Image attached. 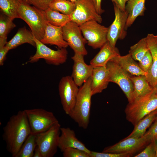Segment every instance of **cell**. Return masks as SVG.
<instances>
[{"label":"cell","mask_w":157,"mask_h":157,"mask_svg":"<svg viewBox=\"0 0 157 157\" xmlns=\"http://www.w3.org/2000/svg\"><path fill=\"white\" fill-rule=\"evenodd\" d=\"M120 9L125 11V6L129 0H110Z\"/></svg>","instance_id":"obj_39"},{"label":"cell","mask_w":157,"mask_h":157,"mask_svg":"<svg viewBox=\"0 0 157 157\" xmlns=\"http://www.w3.org/2000/svg\"><path fill=\"white\" fill-rule=\"evenodd\" d=\"M149 50L146 38L140 40L137 43L131 46L129 54L135 60L140 61Z\"/></svg>","instance_id":"obj_29"},{"label":"cell","mask_w":157,"mask_h":157,"mask_svg":"<svg viewBox=\"0 0 157 157\" xmlns=\"http://www.w3.org/2000/svg\"><path fill=\"white\" fill-rule=\"evenodd\" d=\"M146 38L152 57L153 63L145 76L150 84L153 88L157 84V34H148Z\"/></svg>","instance_id":"obj_19"},{"label":"cell","mask_w":157,"mask_h":157,"mask_svg":"<svg viewBox=\"0 0 157 157\" xmlns=\"http://www.w3.org/2000/svg\"><path fill=\"white\" fill-rule=\"evenodd\" d=\"M75 3L68 0H53L49 4V8L62 13L70 15L74 10Z\"/></svg>","instance_id":"obj_30"},{"label":"cell","mask_w":157,"mask_h":157,"mask_svg":"<svg viewBox=\"0 0 157 157\" xmlns=\"http://www.w3.org/2000/svg\"><path fill=\"white\" fill-rule=\"evenodd\" d=\"M149 143L144 136L138 138H125L113 145L105 147L102 152L125 153L131 156L144 148Z\"/></svg>","instance_id":"obj_14"},{"label":"cell","mask_w":157,"mask_h":157,"mask_svg":"<svg viewBox=\"0 0 157 157\" xmlns=\"http://www.w3.org/2000/svg\"><path fill=\"white\" fill-rule=\"evenodd\" d=\"M156 110L157 93L154 90L149 94L129 103L125 112L127 120L134 126L140 120Z\"/></svg>","instance_id":"obj_3"},{"label":"cell","mask_w":157,"mask_h":157,"mask_svg":"<svg viewBox=\"0 0 157 157\" xmlns=\"http://www.w3.org/2000/svg\"><path fill=\"white\" fill-rule=\"evenodd\" d=\"M44 11L47 22L53 26L62 27L71 21L69 15L60 13L49 8Z\"/></svg>","instance_id":"obj_26"},{"label":"cell","mask_w":157,"mask_h":157,"mask_svg":"<svg viewBox=\"0 0 157 157\" xmlns=\"http://www.w3.org/2000/svg\"><path fill=\"white\" fill-rule=\"evenodd\" d=\"M40 41L45 44L56 45L59 48H66L69 46L64 39L62 27L53 26L48 22L43 37Z\"/></svg>","instance_id":"obj_18"},{"label":"cell","mask_w":157,"mask_h":157,"mask_svg":"<svg viewBox=\"0 0 157 157\" xmlns=\"http://www.w3.org/2000/svg\"><path fill=\"white\" fill-rule=\"evenodd\" d=\"M84 56L82 54L74 53V55L71 58L74 64L71 76L79 87L91 77L94 68L90 64L88 65L85 63Z\"/></svg>","instance_id":"obj_15"},{"label":"cell","mask_w":157,"mask_h":157,"mask_svg":"<svg viewBox=\"0 0 157 157\" xmlns=\"http://www.w3.org/2000/svg\"><path fill=\"white\" fill-rule=\"evenodd\" d=\"M33 157H43L41 151L37 146L35 149Z\"/></svg>","instance_id":"obj_41"},{"label":"cell","mask_w":157,"mask_h":157,"mask_svg":"<svg viewBox=\"0 0 157 157\" xmlns=\"http://www.w3.org/2000/svg\"><path fill=\"white\" fill-rule=\"evenodd\" d=\"M78 86L71 76L62 77L58 84V91L61 103L65 113L69 115L76 102Z\"/></svg>","instance_id":"obj_10"},{"label":"cell","mask_w":157,"mask_h":157,"mask_svg":"<svg viewBox=\"0 0 157 157\" xmlns=\"http://www.w3.org/2000/svg\"><path fill=\"white\" fill-rule=\"evenodd\" d=\"M131 79L133 86L134 100L145 96L153 91V88L150 84L145 75H131Z\"/></svg>","instance_id":"obj_24"},{"label":"cell","mask_w":157,"mask_h":157,"mask_svg":"<svg viewBox=\"0 0 157 157\" xmlns=\"http://www.w3.org/2000/svg\"><path fill=\"white\" fill-rule=\"evenodd\" d=\"M109 71L106 66L94 67L91 77V88L92 95L100 93L107 87Z\"/></svg>","instance_id":"obj_17"},{"label":"cell","mask_w":157,"mask_h":157,"mask_svg":"<svg viewBox=\"0 0 157 157\" xmlns=\"http://www.w3.org/2000/svg\"><path fill=\"white\" fill-rule=\"evenodd\" d=\"M18 12L20 19L27 24L34 36L40 41L43 37L48 22L44 11L33 6L20 3Z\"/></svg>","instance_id":"obj_4"},{"label":"cell","mask_w":157,"mask_h":157,"mask_svg":"<svg viewBox=\"0 0 157 157\" xmlns=\"http://www.w3.org/2000/svg\"><path fill=\"white\" fill-rule=\"evenodd\" d=\"M139 62V67L147 74L151 67L153 63L152 57L149 50Z\"/></svg>","instance_id":"obj_33"},{"label":"cell","mask_w":157,"mask_h":157,"mask_svg":"<svg viewBox=\"0 0 157 157\" xmlns=\"http://www.w3.org/2000/svg\"><path fill=\"white\" fill-rule=\"evenodd\" d=\"M91 77L79 87L74 108L69 115L78 126L84 129L88 126L90 114L91 97Z\"/></svg>","instance_id":"obj_2"},{"label":"cell","mask_w":157,"mask_h":157,"mask_svg":"<svg viewBox=\"0 0 157 157\" xmlns=\"http://www.w3.org/2000/svg\"><path fill=\"white\" fill-rule=\"evenodd\" d=\"M143 136L147 139L149 142L154 140L157 137V121H155L149 130L146 132Z\"/></svg>","instance_id":"obj_37"},{"label":"cell","mask_w":157,"mask_h":157,"mask_svg":"<svg viewBox=\"0 0 157 157\" xmlns=\"http://www.w3.org/2000/svg\"><path fill=\"white\" fill-rule=\"evenodd\" d=\"M115 15L114 19L108 27L107 38V41L113 47H115L118 40H123L127 35L126 24L128 13L118 8L114 3Z\"/></svg>","instance_id":"obj_12"},{"label":"cell","mask_w":157,"mask_h":157,"mask_svg":"<svg viewBox=\"0 0 157 157\" xmlns=\"http://www.w3.org/2000/svg\"><path fill=\"white\" fill-rule=\"evenodd\" d=\"M93 2L97 13L101 15L103 13L104 10L101 7L102 0H91Z\"/></svg>","instance_id":"obj_40"},{"label":"cell","mask_w":157,"mask_h":157,"mask_svg":"<svg viewBox=\"0 0 157 157\" xmlns=\"http://www.w3.org/2000/svg\"><path fill=\"white\" fill-rule=\"evenodd\" d=\"M110 61L117 63L133 76H146V73L140 67L138 64L129 53L124 56L120 55L116 56Z\"/></svg>","instance_id":"obj_21"},{"label":"cell","mask_w":157,"mask_h":157,"mask_svg":"<svg viewBox=\"0 0 157 157\" xmlns=\"http://www.w3.org/2000/svg\"><path fill=\"white\" fill-rule=\"evenodd\" d=\"M146 0H129L125 6V10L128 13L126 28L130 27L138 17L144 15L146 10Z\"/></svg>","instance_id":"obj_22"},{"label":"cell","mask_w":157,"mask_h":157,"mask_svg":"<svg viewBox=\"0 0 157 157\" xmlns=\"http://www.w3.org/2000/svg\"><path fill=\"white\" fill-rule=\"evenodd\" d=\"M14 19L2 13L0 15V38L7 39V35L16 27Z\"/></svg>","instance_id":"obj_31"},{"label":"cell","mask_w":157,"mask_h":157,"mask_svg":"<svg viewBox=\"0 0 157 157\" xmlns=\"http://www.w3.org/2000/svg\"><path fill=\"white\" fill-rule=\"evenodd\" d=\"M120 55L118 49L108 41L100 48L99 52L90 62L94 68L105 66L114 57Z\"/></svg>","instance_id":"obj_20"},{"label":"cell","mask_w":157,"mask_h":157,"mask_svg":"<svg viewBox=\"0 0 157 157\" xmlns=\"http://www.w3.org/2000/svg\"><path fill=\"white\" fill-rule=\"evenodd\" d=\"M155 146V149H156V156L155 157H157V137L155 138L154 140Z\"/></svg>","instance_id":"obj_42"},{"label":"cell","mask_w":157,"mask_h":157,"mask_svg":"<svg viewBox=\"0 0 157 157\" xmlns=\"http://www.w3.org/2000/svg\"><path fill=\"white\" fill-rule=\"evenodd\" d=\"M64 39L74 51L86 55L88 52L85 47L87 41L82 35L79 26L71 21L62 27Z\"/></svg>","instance_id":"obj_13"},{"label":"cell","mask_w":157,"mask_h":157,"mask_svg":"<svg viewBox=\"0 0 157 157\" xmlns=\"http://www.w3.org/2000/svg\"><path fill=\"white\" fill-rule=\"evenodd\" d=\"M157 121V115H156L155 120L154 121Z\"/></svg>","instance_id":"obj_46"},{"label":"cell","mask_w":157,"mask_h":157,"mask_svg":"<svg viewBox=\"0 0 157 157\" xmlns=\"http://www.w3.org/2000/svg\"><path fill=\"white\" fill-rule=\"evenodd\" d=\"M34 37L31 31L24 26L19 29L12 39L7 42L6 46L9 50L25 43H28L35 47Z\"/></svg>","instance_id":"obj_23"},{"label":"cell","mask_w":157,"mask_h":157,"mask_svg":"<svg viewBox=\"0 0 157 157\" xmlns=\"http://www.w3.org/2000/svg\"><path fill=\"white\" fill-rule=\"evenodd\" d=\"M22 3L30 5L28 0H18Z\"/></svg>","instance_id":"obj_43"},{"label":"cell","mask_w":157,"mask_h":157,"mask_svg":"<svg viewBox=\"0 0 157 157\" xmlns=\"http://www.w3.org/2000/svg\"><path fill=\"white\" fill-rule=\"evenodd\" d=\"M30 4L44 11L49 8V5L53 0H28Z\"/></svg>","instance_id":"obj_36"},{"label":"cell","mask_w":157,"mask_h":157,"mask_svg":"<svg viewBox=\"0 0 157 157\" xmlns=\"http://www.w3.org/2000/svg\"><path fill=\"white\" fill-rule=\"evenodd\" d=\"M58 147L62 152L69 148H77L89 154L91 151L78 139L74 130L69 127L61 128Z\"/></svg>","instance_id":"obj_16"},{"label":"cell","mask_w":157,"mask_h":157,"mask_svg":"<svg viewBox=\"0 0 157 157\" xmlns=\"http://www.w3.org/2000/svg\"><path fill=\"white\" fill-rule=\"evenodd\" d=\"M88 45L94 49L100 48L107 41L108 27L96 21L87 22L79 26Z\"/></svg>","instance_id":"obj_9"},{"label":"cell","mask_w":157,"mask_h":157,"mask_svg":"<svg viewBox=\"0 0 157 157\" xmlns=\"http://www.w3.org/2000/svg\"><path fill=\"white\" fill-rule=\"evenodd\" d=\"M36 146V134L31 133L23 144L15 157H33Z\"/></svg>","instance_id":"obj_27"},{"label":"cell","mask_w":157,"mask_h":157,"mask_svg":"<svg viewBox=\"0 0 157 157\" xmlns=\"http://www.w3.org/2000/svg\"><path fill=\"white\" fill-rule=\"evenodd\" d=\"M156 154L155 143L153 140L149 143L144 149L135 157H155Z\"/></svg>","instance_id":"obj_34"},{"label":"cell","mask_w":157,"mask_h":157,"mask_svg":"<svg viewBox=\"0 0 157 157\" xmlns=\"http://www.w3.org/2000/svg\"><path fill=\"white\" fill-rule=\"evenodd\" d=\"M75 3V9L69 15L71 21L79 26L92 20L100 24L102 22V18L97 13L91 0H78Z\"/></svg>","instance_id":"obj_11"},{"label":"cell","mask_w":157,"mask_h":157,"mask_svg":"<svg viewBox=\"0 0 157 157\" xmlns=\"http://www.w3.org/2000/svg\"><path fill=\"white\" fill-rule=\"evenodd\" d=\"M9 50L6 47L0 48V65H3L6 59V55Z\"/></svg>","instance_id":"obj_38"},{"label":"cell","mask_w":157,"mask_h":157,"mask_svg":"<svg viewBox=\"0 0 157 157\" xmlns=\"http://www.w3.org/2000/svg\"><path fill=\"white\" fill-rule=\"evenodd\" d=\"M90 157H128L130 156L125 153H112L98 152L91 151L89 154Z\"/></svg>","instance_id":"obj_35"},{"label":"cell","mask_w":157,"mask_h":157,"mask_svg":"<svg viewBox=\"0 0 157 157\" xmlns=\"http://www.w3.org/2000/svg\"><path fill=\"white\" fill-rule=\"evenodd\" d=\"M72 2L75 3L78 0H68Z\"/></svg>","instance_id":"obj_45"},{"label":"cell","mask_w":157,"mask_h":157,"mask_svg":"<svg viewBox=\"0 0 157 157\" xmlns=\"http://www.w3.org/2000/svg\"><path fill=\"white\" fill-rule=\"evenodd\" d=\"M154 91L157 93V84L153 87Z\"/></svg>","instance_id":"obj_44"},{"label":"cell","mask_w":157,"mask_h":157,"mask_svg":"<svg viewBox=\"0 0 157 157\" xmlns=\"http://www.w3.org/2000/svg\"><path fill=\"white\" fill-rule=\"evenodd\" d=\"M31 133L37 134L49 129L59 122L53 113L42 108L24 110Z\"/></svg>","instance_id":"obj_7"},{"label":"cell","mask_w":157,"mask_h":157,"mask_svg":"<svg viewBox=\"0 0 157 157\" xmlns=\"http://www.w3.org/2000/svg\"><path fill=\"white\" fill-rule=\"evenodd\" d=\"M106 66L109 71V82L117 84L126 96L129 103L132 102L134 96L131 75L113 62L109 61Z\"/></svg>","instance_id":"obj_8"},{"label":"cell","mask_w":157,"mask_h":157,"mask_svg":"<svg viewBox=\"0 0 157 157\" xmlns=\"http://www.w3.org/2000/svg\"><path fill=\"white\" fill-rule=\"evenodd\" d=\"M28 120L24 110L11 116L3 127V138L6 148L15 157L23 144L31 133Z\"/></svg>","instance_id":"obj_1"},{"label":"cell","mask_w":157,"mask_h":157,"mask_svg":"<svg viewBox=\"0 0 157 157\" xmlns=\"http://www.w3.org/2000/svg\"><path fill=\"white\" fill-rule=\"evenodd\" d=\"M61 128L58 122L47 131L36 134L37 146L43 157H52L56 153Z\"/></svg>","instance_id":"obj_6"},{"label":"cell","mask_w":157,"mask_h":157,"mask_svg":"<svg viewBox=\"0 0 157 157\" xmlns=\"http://www.w3.org/2000/svg\"><path fill=\"white\" fill-rule=\"evenodd\" d=\"M157 114V110L149 114L140 120L134 126V129L127 137L125 138H140L142 137L147 129L155 121Z\"/></svg>","instance_id":"obj_25"},{"label":"cell","mask_w":157,"mask_h":157,"mask_svg":"<svg viewBox=\"0 0 157 157\" xmlns=\"http://www.w3.org/2000/svg\"><path fill=\"white\" fill-rule=\"evenodd\" d=\"M34 40L36 44V51L33 55L30 57L28 63H35L43 59L49 64L57 66L66 62L68 54L66 48L54 50L47 46L34 37Z\"/></svg>","instance_id":"obj_5"},{"label":"cell","mask_w":157,"mask_h":157,"mask_svg":"<svg viewBox=\"0 0 157 157\" xmlns=\"http://www.w3.org/2000/svg\"><path fill=\"white\" fill-rule=\"evenodd\" d=\"M20 3L18 0H0L1 11L2 13L14 19L20 18L18 9Z\"/></svg>","instance_id":"obj_28"},{"label":"cell","mask_w":157,"mask_h":157,"mask_svg":"<svg viewBox=\"0 0 157 157\" xmlns=\"http://www.w3.org/2000/svg\"><path fill=\"white\" fill-rule=\"evenodd\" d=\"M64 157H90L89 154L75 148H69L63 152Z\"/></svg>","instance_id":"obj_32"}]
</instances>
